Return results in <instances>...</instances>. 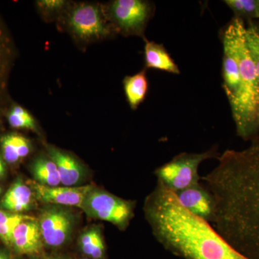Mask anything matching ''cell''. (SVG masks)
I'll list each match as a JSON object with an SVG mask.
<instances>
[{"label": "cell", "mask_w": 259, "mask_h": 259, "mask_svg": "<svg viewBox=\"0 0 259 259\" xmlns=\"http://www.w3.org/2000/svg\"><path fill=\"white\" fill-rule=\"evenodd\" d=\"M2 151L5 161L15 163L28 156L31 151L30 141L20 135H5L0 140Z\"/></svg>", "instance_id": "obj_15"}, {"label": "cell", "mask_w": 259, "mask_h": 259, "mask_svg": "<svg viewBox=\"0 0 259 259\" xmlns=\"http://www.w3.org/2000/svg\"><path fill=\"white\" fill-rule=\"evenodd\" d=\"M221 153L218 147L201 153H179L154 171L157 182L171 192H179L201 182L199 167L202 162L215 158Z\"/></svg>", "instance_id": "obj_4"}, {"label": "cell", "mask_w": 259, "mask_h": 259, "mask_svg": "<svg viewBox=\"0 0 259 259\" xmlns=\"http://www.w3.org/2000/svg\"><path fill=\"white\" fill-rule=\"evenodd\" d=\"M41 259H69L64 256H59V255H53V256L45 257V258H42Z\"/></svg>", "instance_id": "obj_27"}, {"label": "cell", "mask_w": 259, "mask_h": 259, "mask_svg": "<svg viewBox=\"0 0 259 259\" xmlns=\"http://www.w3.org/2000/svg\"><path fill=\"white\" fill-rule=\"evenodd\" d=\"M224 3L233 12L235 18L244 22L258 19V0H226Z\"/></svg>", "instance_id": "obj_20"}, {"label": "cell", "mask_w": 259, "mask_h": 259, "mask_svg": "<svg viewBox=\"0 0 259 259\" xmlns=\"http://www.w3.org/2000/svg\"><path fill=\"white\" fill-rule=\"evenodd\" d=\"M32 218L27 214L0 209V240L5 245L11 248L15 228L20 223Z\"/></svg>", "instance_id": "obj_19"}, {"label": "cell", "mask_w": 259, "mask_h": 259, "mask_svg": "<svg viewBox=\"0 0 259 259\" xmlns=\"http://www.w3.org/2000/svg\"><path fill=\"white\" fill-rule=\"evenodd\" d=\"M146 67L173 74H180V69L163 44L146 41L144 48Z\"/></svg>", "instance_id": "obj_14"}, {"label": "cell", "mask_w": 259, "mask_h": 259, "mask_svg": "<svg viewBox=\"0 0 259 259\" xmlns=\"http://www.w3.org/2000/svg\"><path fill=\"white\" fill-rule=\"evenodd\" d=\"M44 240L38 221L32 217L17 226L13 233L12 247L20 253L25 255H40L44 251Z\"/></svg>", "instance_id": "obj_11"}, {"label": "cell", "mask_w": 259, "mask_h": 259, "mask_svg": "<svg viewBox=\"0 0 259 259\" xmlns=\"http://www.w3.org/2000/svg\"><path fill=\"white\" fill-rule=\"evenodd\" d=\"M144 213L162 246L184 259H248L238 253L212 225L187 212L174 192L160 182L146 199Z\"/></svg>", "instance_id": "obj_2"}, {"label": "cell", "mask_w": 259, "mask_h": 259, "mask_svg": "<svg viewBox=\"0 0 259 259\" xmlns=\"http://www.w3.org/2000/svg\"><path fill=\"white\" fill-rule=\"evenodd\" d=\"M5 172V166L3 158L0 156V178L4 176Z\"/></svg>", "instance_id": "obj_26"}, {"label": "cell", "mask_w": 259, "mask_h": 259, "mask_svg": "<svg viewBox=\"0 0 259 259\" xmlns=\"http://www.w3.org/2000/svg\"><path fill=\"white\" fill-rule=\"evenodd\" d=\"M153 7L143 0H115L109 5V18L122 33L141 35L152 16Z\"/></svg>", "instance_id": "obj_6"}, {"label": "cell", "mask_w": 259, "mask_h": 259, "mask_svg": "<svg viewBox=\"0 0 259 259\" xmlns=\"http://www.w3.org/2000/svg\"><path fill=\"white\" fill-rule=\"evenodd\" d=\"M8 122L14 128L29 129L36 131L37 127L32 116L23 107L14 106L8 115Z\"/></svg>", "instance_id": "obj_22"}, {"label": "cell", "mask_w": 259, "mask_h": 259, "mask_svg": "<svg viewBox=\"0 0 259 259\" xmlns=\"http://www.w3.org/2000/svg\"><path fill=\"white\" fill-rule=\"evenodd\" d=\"M37 221L44 244L59 248L69 241L74 226V215L70 209L49 206L40 211Z\"/></svg>", "instance_id": "obj_7"}, {"label": "cell", "mask_w": 259, "mask_h": 259, "mask_svg": "<svg viewBox=\"0 0 259 259\" xmlns=\"http://www.w3.org/2000/svg\"><path fill=\"white\" fill-rule=\"evenodd\" d=\"M28 185L33 192L35 199L39 202L81 209L89 192L95 187L91 185L81 187H47L40 185L35 181H29Z\"/></svg>", "instance_id": "obj_9"}, {"label": "cell", "mask_w": 259, "mask_h": 259, "mask_svg": "<svg viewBox=\"0 0 259 259\" xmlns=\"http://www.w3.org/2000/svg\"><path fill=\"white\" fill-rule=\"evenodd\" d=\"M0 259H15L9 252L7 250L0 249Z\"/></svg>", "instance_id": "obj_25"}, {"label": "cell", "mask_w": 259, "mask_h": 259, "mask_svg": "<svg viewBox=\"0 0 259 259\" xmlns=\"http://www.w3.org/2000/svg\"><path fill=\"white\" fill-rule=\"evenodd\" d=\"M0 207L4 210L15 213L27 212L35 207V198L30 187L23 181H15L3 196Z\"/></svg>", "instance_id": "obj_13"}, {"label": "cell", "mask_w": 259, "mask_h": 259, "mask_svg": "<svg viewBox=\"0 0 259 259\" xmlns=\"http://www.w3.org/2000/svg\"><path fill=\"white\" fill-rule=\"evenodd\" d=\"M135 207L134 201L120 198L94 187L87 196L81 209L90 217L112 223L123 231L134 218Z\"/></svg>", "instance_id": "obj_5"}, {"label": "cell", "mask_w": 259, "mask_h": 259, "mask_svg": "<svg viewBox=\"0 0 259 259\" xmlns=\"http://www.w3.org/2000/svg\"><path fill=\"white\" fill-rule=\"evenodd\" d=\"M68 23L76 36L85 40L101 38L110 33L103 12L97 5L81 4L70 13Z\"/></svg>", "instance_id": "obj_8"}, {"label": "cell", "mask_w": 259, "mask_h": 259, "mask_svg": "<svg viewBox=\"0 0 259 259\" xmlns=\"http://www.w3.org/2000/svg\"><path fill=\"white\" fill-rule=\"evenodd\" d=\"M66 4L62 0H42L37 2L39 8L46 11L55 12L62 9Z\"/></svg>", "instance_id": "obj_24"}, {"label": "cell", "mask_w": 259, "mask_h": 259, "mask_svg": "<svg viewBox=\"0 0 259 259\" xmlns=\"http://www.w3.org/2000/svg\"><path fill=\"white\" fill-rule=\"evenodd\" d=\"M124 91L130 107L136 109L144 101L148 90L146 71L126 76L123 81Z\"/></svg>", "instance_id": "obj_17"}, {"label": "cell", "mask_w": 259, "mask_h": 259, "mask_svg": "<svg viewBox=\"0 0 259 259\" xmlns=\"http://www.w3.org/2000/svg\"><path fill=\"white\" fill-rule=\"evenodd\" d=\"M83 259H90V258H83Z\"/></svg>", "instance_id": "obj_30"}, {"label": "cell", "mask_w": 259, "mask_h": 259, "mask_svg": "<svg viewBox=\"0 0 259 259\" xmlns=\"http://www.w3.org/2000/svg\"><path fill=\"white\" fill-rule=\"evenodd\" d=\"M236 49L241 81L238 100L231 109L232 115L237 136L251 142L259 139L258 79L254 61L247 44L245 22L239 18Z\"/></svg>", "instance_id": "obj_3"}, {"label": "cell", "mask_w": 259, "mask_h": 259, "mask_svg": "<svg viewBox=\"0 0 259 259\" xmlns=\"http://www.w3.org/2000/svg\"><path fill=\"white\" fill-rule=\"evenodd\" d=\"M247 44L254 61L258 84V126H259V24L253 21L245 25Z\"/></svg>", "instance_id": "obj_21"}, {"label": "cell", "mask_w": 259, "mask_h": 259, "mask_svg": "<svg viewBox=\"0 0 259 259\" xmlns=\"http://www.w3.org/2000/svg\"><path fill=\"white\" fill-rule=\"evenodd\" d=\"M201 181L212 194L210 224L238 253L259 259V139L243 150L228 149Z\"/></svg>", "instance_id": "obj_1"}, {"label": "cell", "mask_w": 259, "mask_h": 259, "mask_svg": "<svg viewBox=\"0 0 259 259\" xmlns=\"http://www.w3.org/2000/svg\"><path fill=\"white\" fill-rule=\"evenodd\" d=\"M5 38L4 31L0 25V82L4 78L5 69H6V61L8 58V45Z\"/></svg>", "instance_id": "obj_23"}, {"label": "cell", "mask_w": 259, "mask_h": 259, "mask_svg": "<svg viewBox=\"0 0 259 259\" xmlns=\"http://www.w3.org/2000/svg\"><path fill=\"white\" fill-rule=\"evenodd\" d=\"M31 171L35 182L47 187H58L61 179L55 163L50 158H37L32 163Z\"/></svg>", "instance_id": "obj_18"}, {"label": "cell", "mask_w": 259, "mask_h": 259, "mask_svg": "<svg viewBox=\"0 0 259 259\" xmlns=\"http://www.w3.org/2000/svg\"><path fill=\"white\" fill-rule=\"evenodd\" d=\"M79 246L81 252L91 259H104L106 253L105 242L100 228L93 226L80 235Z\"/></svg>", "instance_id": "obj_16"}, {"label": "cell", "mask_w": 259, "mask_h": 259, "mask_svg": "<svg viewBox=\"0 0 259 259\" xmlns=\"http://www.w3.org/2000/svg\"><path fill=\"white\" fill-rule=\"evenodd\" d=\"M2 193V188L1 187H0V194Z\"/></svg>", "instance_id": "obj_29"}, {"label": "cell", "mask_w": 259, "mask_h": 259, "mask_svg": "<svg viewBox=\"0 0 259 259\" xmlns=\"http://www.w3.org/2000/svg\"><path fill=\"white\" fill-rule=\"evenodd\" d=\"M174 194L179 203L187 212L211 223L214 215V201L212 194L202 181Z\"/></svg>", "instance_id": "obj_10"}, {"label": "cell", "mask_w": 259, "mask_h": 259, "mask_svg": "<svg viewBox=\"0 0 259 259\" xmlns=\"http://www.w3.org/2000/svg\"><path fill=\"white\" fill-rule=\"evenodd\" d=\"M258 20H259V0H258Z\"/></svg>", "instance_id": "obj_28"}, {"label": "cell", "mask_w": 259, "mask_h": 259, "mask_svg": "<svg viewBox=\"0 0 259 259\" xmlns=\"http://www.w3.org/2000/svg\"><path fill=\"white\" fill-rule=\"evenodd\" d=\"M47 149L49 157L57 167L63 185L75 187L83 182L86 172L78 160L69 153L53 146H47Z\"/></svg>", "instance_id": "obj_12"}]
</instances>
